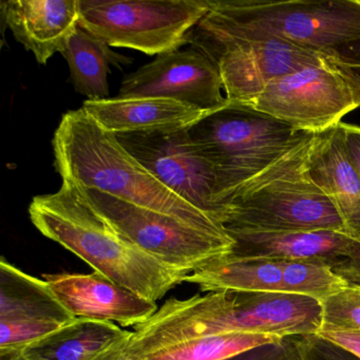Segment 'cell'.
Returning <instances> with one entry per match:
<instances>
[{"mask_svg":"<svg viewBox=\"0 0 360 360\" xmlns=\"http://www.w3.org/2000/svg\"><path fill=\"white\" fill-rule=\"evenodd\" d=\"M29 216L41 235L147 300L157 302L184 283L187 274L164 264L120 235L75 183L63 181L56 193L35 197Z\"/></svg>","mask_w":360,"mask_h":360,"instance_id":"cell-1","label":"cell"},{"mask_svg":"<svg viewBox=\"0 0 360 360\" xmlns=\"http://www.w3.org/2000/svg\"><path fill=\"white\" fill-rule=\"evenodd\" d=\"M322 324L320 301L283 292H214L170 298L134 326L136 345L246 333L290 338L315 336Z\"/></svg>","mask_w":360,"mask_h":360,"instance_id":"cell-2","label":"cell"},{"mask_svg":"<svg viewBox=\"0 0 360 360\" xmlns=\"http://www.w3.org/2000/svg\"><path fill=\"white\" fill-rule=\"evenodd\" d=\"M54 167L63 181L96 188L124 201L198 226L225 229L164 186L83 108L69 111L52 141Z\"/></svg>","mask_w":360,"mask_h":360,"instance_id":"cell-3","label":"cell"},{"mask_svg":"<svg viewBox=\"0 0 360 360\" xmlns=\"http://www.w3.org/2000/svg\"><path fill=\"white\" fill-rule=\"evenodd\" d=\"M279 39L332 56L360 39V0H210L189 39Z\"/></svg>","mask_w":360,"mask_h":360,"instance_id":"cell-4","label":"cell"},{"mask_svg":"<svg viewBox=\"0 0 360 360\" xmlns=\"http://www.w3.org/2000/svg\"><path fill=\"white\" fill-rule=\"evenodd\" d=\"M315 134L284 153L223 204L221 224L227 233H355L309 176L307 160Z\"/></svg>","mask_w":360,"mask_h":360,"instance_id":"cell-5","label":"cell"},{"mask_svg":"<svg viewBox=\"0 0 360 360\" xmlns=\"http://www.w3.org/2000/svg\"><path fill=\"white\" fill-rule=\"evenodd\" d=\"M188 134L214 170L221 214L223 204L240 187L313 134L252 107L229 103L188 128Z\"/></svg>","mask_w":360,"mask_h":360,"instance_id":"cell-6","label":"cell"},{"mask_svg":"<svg viewBox=\"0 0 360 360\" xmlns=\"http://www.w3.org/2000/svg\"><path fill=\"white\" fill-rule=\"evenodd\" d=\"M77 185L92 207L120 235L164 264L187 275L231 255L235 248V240L225 229L198 226L98 189Z\"/></svg>","mask_w":360,"mask_h":360,"instance_id":"cell-7","label":"cell"},{"mask_svg":"<svg viewBox=\"0 0 360 360\" xmlns=\"http://www.w3.org/2000/svg\"><path fill=\"white\" fill-rule=\"evenodd\" d=\"M210 9V0H79V28L147 56L180 50Z\"/></svg>","mask_w":360,"mask_h":360,"instance_id":"cell-8","label":"cell"},{"mask_svg":"<svg viewBox=\"0 0 360 360\" xmlns=\"http://www.w3.org/2000/svg\"><path fill=\"white\" fill-rule=\"evenodd\" d=\"M246 106L297 129L319 134L338 125L345 115L360 108V90L330 56L321 64L271 82Z\"/></svg>","mask_w":360,"mask_h":360,"instance_id":"cell-9","label":"cell"},{"mask_svg":"<svg viewBox=\"0 0 360 360\" xmlns=\"http://www.w3.org/2000/svg\"><path fill=\"white\" fill-rule=\"evenodd\" d=\"M218 68L229 104L250 105L276 79L321 64L330 54L279 39H189Z\"/></svg>","mask_w":360,"mask_h":360,"instance_id":"cell-10","label":"cell"},{"mask_svg":"<svg viewBox=\"0 0 360 360\" xmlns=\"http://www.w3.org/2000/svg\"><path fill=\"white\" fill-rule=\"evenodd\" d=\"M115 136L164 186L221 224L214 170L191 140L188 128Z\"/></svg>","mask_w":360,"mask_h":360,"instance_id":"cell-11","label":"cell"},{"mask_svg":"<svg viewBox=\"0 0 360 360\" xmlns=\"http://www.w3.org/2000/svg\"><path fill=\"white\" fill-rule=\"evenodd\" d=\"M117 98H170L208 112L227 105L218 68L193 48L160 54L130 73Z\"/></svg>","mask_w":360,"mask_h":360,"instance_id":"cell-12","label":"cell"},{"mask_svg":"<svg viewBox=\"0 0 360 360\" xmlns=\"http://www.w3.org/2000/svg\"><path fill=\"white\" fill-rule=\"evenodd\" d=\"M233 255L271 259H321L349 284L360 285V237L349 231L233 233Z\"/></svg>","mask_w":360,"mask_h":360,"instance_id":"cell-13","label":"cell"},{"mask_svg":"<svg viewBox=\"0 0 360 360\" xmlns=\"http://www.w3.org/2000/svg\"><path fill=\"white\" fill-rule=\"evenodd\" d=\"M58 300L75 318L102 320L134 328L158 311L157 302L115 283L101 274H45Z\"/></svg>","mask_w":360,"mask_h":360,"instance_id":"cell-14","label":"cell"},{"mask_svg":"<svg viewBox=\"0 0 360 360\" xmlns=\"http://www.w3.org/2000/svg\"><path fill=\"white\" fill-rule=\"evenodd\" d=\"M0 12L14 39L41 65L62 53L79 28V0H10L0 4Z\"/></svg>","mask_w":360,"mask_h":360,"instance_id":"cell-15","label":"cell"},{"mask_svg":"<svg viewBox=\"0 0 360 360\" xmlns=\"http://www.w3.org/2000/svg\"><path fill=\"white\" fill-rule=\"evenodd\" d=\"M307 170L336 206L345 224L360 236V176L347 149L342 122L315 134Z\"/></svg>","mask_w":360,"mask_h":360,"instance_id":"cell-16","label":"cell"},{"mask_svg":"<svg viewBox=\"0 0 360 360\" xmlns=\"http://www.w3.org/2000/svg\"><path fill=\"white\" fill-rule=\"evenodd\" d=\"M82 108L115 134L191 128L210 113L162 98L87 100Z\"/></svg>","mask_w":360,"mask_h":360,"instance_id":"cell-17","label":"cell"},{"mask_svg":"<svg viewBox=\"0 0 360 360\" xmlns=\"http://www.w3.org/2000/svg\"><path fill=\"white\" fill-rule=\"evenodd\" d=\"M117 324L75 318L51 334L9 355V360H89L126 334Z\"/></svg>","mask_w":360,"mask_h":360,"instance_id":"cell-18","label":"cell"},{"mask_svg":"<svg viewBox=\"0 0 360 360\" xmlns=\"http://www.w3.org/2000/svg\"><path fill=\"white\" fill-rule=\"evenodd\" d=\"M201 292H282L279 259L227 255L212 261L185 277Z\"/></svg>","mask_w":360,"mask_h":360,"instance_id":"cell-19","label":"cell"},{"mask_svg":"<svg viewBox=\"0 0 360 360\" xmlns=\"http://www.w3.org/2000/svg\"><path fill=\"white\" fill-rule=\"evenodd\" d=\"M75 318L44 279L0 260V320H45L67 324Z\"/></svg>","mask_w":360,"mask_h":360,"instance_id":"cell-20","label":"cell"},{"mask_svg":"<svg viewBox=\"0 0 360 360\" xmlns=\"http://www.w3.org/2000/svg\"><path fill=\"white\" fill-rule=\"evenodd\" d=\"M62 54L68 63L75 91L89 101L109 98L111 68L132 63L131 58L112 51L108 44L79 27L71 35Z\"/></svg>","mask_w":360,"mask_h":360,"instance_id":"cell-21","label":"cell"},{"mask_svg":"<svg viewBox=\"0 0 360 360\" xmlns=\"http://www.w3.org/2000/svg\"><path fill=\"white\" fill-rule=\"evenodd\" d=\"M285 338L262 334L212 335L167 342L131 345L144 360H227L261 345L279 342Z\"/></svg>","mask_w":360,"mask_h":360,"instance_id":"cell-22","label":"cell"},{"mask_svg":"<svg viewBox=\"0 0 360 360\" xmlns=\"http://www.w3.org/2000/svg\"><path fill=\"white\" fill-rule=\"evenodd\" d=\"M283 292L322 301L345 290L349 282L330 263L321 259H279Z\"/></svg>","mask_w":360,"mask_h":360,"instance_id":"cell-23","label":"cell"},{"mask_svg":"<svg viewBox=\"0 0 360 360\" xmlns=\"http://www.w3.org/2000/svg\"><path fill=\"white\" fill-rule=\"evenodd\" d=\"M321 304V326L360 330V285L349 284Z\"/></svg>","mask_w":360,"mask_h":360,"instance_id":"cell-24","label":"cell"},{"mask_svg":"<svg viewBox=\"0 0 360 360\" xmlns=\"http://www.w3.org/2000/svg\"><path fill=\"white\" fill-rule=\"evenodd\" d=\"M63 326L45 320H0V355L15 353Z\"/></svg>","mask_w":360,"mask_h":360,"instance_id":"cell-25","label":"cell"},{"mask_svg":"<svg viewBox=\"0 0 360 360\" xmlns=\"http://www.w3.org/2000/svg\"><path fill=\"white\" fill-rule=\"evenodd\" d=\"M311 337H290L244 352L227 360H311Z\"/></svg>","mask_w":360,"mask_h":360,"instance_id":"cell-26","label":"cell"},{"mask_svg":"<svg viewBox=\"0 0 360 360\" xmlns=\"http://www.w3.org/2000/svg\"><path fill=\"white\" fill-rule=\"evenodd\" d=\"M315 337L360 360V330L321 326Z\"/></svg>","mask_w":360,"mask_h":360,"instance_id":"cell-27","label":"cell"},{"mask_svg":"<svg viewBox=\"0 0 360 360\" xmlns=\"http://www.w3.org/2000/svg\"><path fill=\"white\" fill-rule=\"evenodd\" d=\"M332 58L353 79L360 90V39L338 48Z\"/></svg>","mask_w":360,"mask_h":360,"instance_id":"cell-28","label":"cell"},{"mask_svg":"<svg viewBox=\"0 0 360 360\" xmlns=\"http://www.w3.org/2000/svg\"><path fill=\"white\" fill-rule=\"evenodd\" d=\"M131 330L96 353L89 360H144L130 341Z\"/></svg>","mask_w":360,"mask_h":360,"instance_id":"cell-29","label":"cell"},{"mask_svg":"<svg viewBox=\"0 0 360 360\" xmlns=\"http://www.w3.org/2000/svg\"><path fill=\"white\" fill-rule=\"evenodd\" d=\"M342 127L349 155L360 176V127L347 123H342Z\"/></svg>","mask_w":360,"mask_h":360,"instance_id":"cell-30","label":"cell"},{"mask_svg":"<svg viewBox=\"0 0 360 360\" xmlns=\"http://www.w3.org/2000/svg\"><path fill=\"white\" fill-rule=\"evenodd\" d=\"M313 352H316L323 360H354L351 355L326 341L320 340L315 336L311 337Z\"/></svg>","mask_w":360,"mask_h":360,"instance_id":"cell-31","label":"cell"},{"mask_svg":"<svg viewBox=\"0 0 360 360\" xmlns=\"http://www.w3.org/2000/svg\"><path fill=\"white\" fill-rule=\"evenodd\" d=\"M0 360H9L8 358L6 357H0Z\"/></svg>","mask_w":360,"mask_h":360,"instance_id":"cell-32","label":"cell"}]
</instances>
